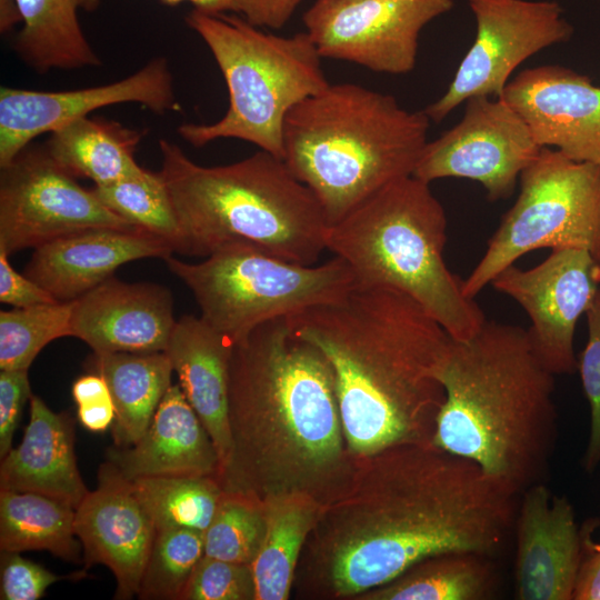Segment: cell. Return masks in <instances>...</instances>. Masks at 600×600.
<instances>
[{
	"instance_id": "ac0fdd59",
	"label": "cell",
	"mask_w": 600,
	"mask_h": 600,
	"mask_svg": "<svg viewBox=\"0 0 600 600\" xmlns=\"http://www.w3.org/2000/svg\"><path fill=\"white\" fill-rule=\"evenodd\" d=\"M514 524V598L572 600L584 532L569 499L536 483L521 493Z\"/></svg>"
},
{
	"instance_id": "c3c4849f",
	"label": "cell",
	"mask_w": 600,
	"mask_h": 600,
	"mask_svg": "<svg viewBox=\"0 0 600 600\" xmlns=\"http://www.w3.org/2000/svg\"><path fill=\"white\" fill-rule=\"evenodd\" d=\"M599 263H600V261H599Z\"/></svg>"
},
{
	"instance_id": "52a82bcc",
	"label": "cell",
	"mask_w": 600,
	"mask_h": 600,
	"mask_svg": "<svg viewBox=\"0 0 600 600\" xmlns=\"http://www.w3.org/2000/svg\"><path fill=\"white\" fill-rule=\"evenodd\" d=\"M429 184L414 176L387 184L328 227L326 248L351 268L358 287L399 291L464 340L487 319L446 264L447 217Z\"/></svg>"
},
{
	"instance_id": "8fae6325",
	"label": "cell",
	"mask_w": 600,
	"mask_h": 600,
	"mask_svg": "<svg viewBox=\"0 0 600 600\" xmlns=\"http://www.w3.org/2000/svg\"><path fill=\"white\" fill-rule=\"evenodd\" d=\"M476 38L447 91L424 112L442 121L473 97L500 98L512 72L534 53L568 41L573 28L552 0H467Z\"/></svg>"
},
{
	"instance_id": "6da1fadb",
	"label": "cell",
	"mask_w": 600,
	"mask_h": 600,
	"mask_svg": "<svg viewBox=\"0 0 600 600\" xmlns=\"http://www.w3.org/2000/svg\"><path fill=\"white\" fill-rule=\"evenodd\" d=\"M518 496L431 441L359 458L344 491L321 508L311 553L336 596L364 593L449 552L496 553Z\"/></svg>"
},
{
	"instance_id": "7a4b0ae2",
	"label": "cell",
	"mask_w": 600,
	"mask_h": 600,
	"mask_svg": "<svg viewBox=\"0 0 600 600\" xmlns=\"http://www.w3.org/2000/svg\"><path fill=\"white\" fill-rule=\"evenodd\" d=\"M231 452L218 481L226 493L262 500L300 493L322 506L351 481L333 369L286 318L233 347L229 369Z\"/></svg>"
},
{
	"instance_id": "7402d4cb",
	"label": "cell",
	"mask_w": 600,
	"mask_h": 600,
	"mask_svg": "<svg viewBox=\"0 0 600 600\" xmlns=\"http://www.w3.org/2000/svg\"><path fill=\"white\" fill-rule=\"evenodd\" d=\"M123 479L161 476L218 478L216 447L179 383L171 384L133 444L109 448L106 461Z\"/></svg>"
},
{
	"instance_id": "e575fe53",
	"label": "cell",
	"mask_w": 600,
	"mask_h": 600,
	"mask_svg": "<svg viewBox=\"0 0 600 600\" xmlns=\"http://www.w3.org/2000/svg\"><path fill=\"white\" fill-rule=\"evenodd\" d=\"M263 532L261 502L223 492L216 513L204 531V556L251 564L261 544Z\"/></svg>"
},
{
	"instance_id": "7dc6e473",
	"label": "cell",
	"mask_w": 600,
	"mask_h": 600,
	"mask_svg": "<svg viewBox=\"0 0 600 600\" xmlns=\"http://www.w3.org/2000/svg\"><path fill=\"white\" fill-rule=\"evenodd\" d=\"M586 533L587 532H584V534H583V544H584V547L590 548V549H594V550H600V542L592 541L590 536L586 534Z\"/></svg>"
},
{
	"instance_id": "d6a6232c",
	"label": "cell",
	"mask_w": 600,
	"mask_h": 600,
	"mask_svg": "<svg viewBox=\"0 0 600 600\" xmlns=\"http://www.w3.org/2000/svg\"><path fill=\"white\" fill-rule=\"evenodd\" d=\"M73 301L0 312V369L28 370L51 341L71 336Z\"/></svg>"
},
{
	"instance_id": "f1b7e54d",
	"label": "cell",
	"mask_w": 600,
	"mask_h": 600,
	"mask_svg": "<svg viewBox=\"0 0 600 600\" xmlns=\"http://www.w3.org/2000/svg\"><path fill=\"white\" fill-rule=\"evenodd\" d=\"M490 556L449 552L422 560L388 583L364 592L367 600H484L497 577Z\"/></svg>"
},
{
	"instance_id": "8992f818",
	"label": "cell",
	"mask_w": 600,
	"mask_h": 600,
	"mask_svg": "<svg viewBox=\"0 0 600 600\" xmlns=\"http://www.w3.org/2000/svg\"><path fill=\"white\" fill-rule=\"evenodd\" d=\"M430 122L424 110H407L391 94L330 83L286 117L283 161L332 226L387 184L413 174Z\"/></svg>"
},
{
	"instance_id": "4316f807",
	"label": "cell",
	"mask_w": 600,
	"mask_h": 600,
	"mask_svg": "<svg viewBox=\"0 0 600 600\" xmlns=\"http://www.w3.org/2000/svg\"><path fill=\"white\" fill-rule=\"evenodd\" d=\"M323 506L307 494L291 493L261 501L264 532L251 562L254 600H286L296 566Z\"/></svg>"
},
{
	"instance_id": "ba28073f",
	"label": "cell",
	"mask_w": 600,
	"mask_h": 600,
	"mask_svg": "<svg viewBox=\"0 0 600 600\" xmlns=\"http://www.w3.org/2000/svg\"><path fill=\"white\" fill-rule=\"evenodd\" d=\"M186 22L211 51L228 88L229 107L213 123L180 126V137L196 148L240 139L283 159L286 117L330 84L309 34L281 37L242 18L198 9Z\"/></svg>"
},
{
	"instance_id": "8d00e7d4",
	"label": "cell",
	"mask_w": 600,
	"mask_h": 600,
	"mask_svg": "<svg viewBox=\"0 0 600 600\" xmlns=\"http://www.w3.org/2000/svg\"><path fill=\"white\" fill-rule=\"evenodd\" d=\"M586 314L588 340L577 369L591 412L590 436L582 466L587 472H592L600 463V288Z\"/></svg>"
},
{
	"instance_id": "1f68e13d",
	"label": "cell",
	"mask_w": 600,
	"mask_h": 600,
	"mask_svg": "<svg viewBox=\"0 0 600 600\" xmlns=\"http://www.w3.org/2000/svg\"><path fill=\"white\" fill-rule=\"evenodd\" d=\"M96 197L110 211L132 226L149 231L179 251L181 232L174 207L161 174L141 172L107 186H94Z\"/></svg>"
},
{
	"instance_id": "d590c367",
	"label": "cell",
	"mask_w": 600,
	"mask_h": 600,
	"mask_svg": "<svg viewBox=\"0 0 600 600\" xmlns=\"http://www.w3.org/2000/svg\"><path fill=\"white\" fill-rule=\"evenodd\" d=\"M256 599L251 564L203 556L180 600Z\"/></svg>"
},
{
	"instance_id": "f6af8a7d",
	"label": "cell",
	"mask_w": 600,
	"mask_h": 600,
	"mask_svg": "<svg viewBox=\"0 0 600 600\" xmlns=\"http://www.w3.org/2000/svg\"><path fill=\"white\" fill-rule=\"evenodd\" d=\"M101 0H81L80 7L87 11L97 9ZM167 6H178L182 2L193 4L194 9L209 13H224L233 11L231 0H159Z\"/></svg>"
},
{
	"instance_id": "603a6c76",
	"label": "cell",
	"mask_w": 600,
	"mask_h": 600,
	"mask_svg": "<svg viewBox=\"0 0 600 600\" xmlns=\"http://www.w3.org/2000/svg\"><path fill=\"white\" fill-rule=\"evenodd\" d=\"M233 347L231 340L201 317L183 316L176 321L164 351L182 392L216 447L219 473L231 452L228 403Z\"/></svg>"
},
{
	"instance_id": "ab89813d",
	"label": "cell",
	"mask_w": 600,
	"mask_h": 600,
	"mask_svg": "<svg viewBox=\"0 0 600 600\" xmlns=\"http://www.w3.org/2000/svg\"><path fill=\"white\" fill-rule=\"evenodd\" d=\"M9 254L0 251V301L14 308H28L57 301L47 290L26 274L17 272L8 260Z\"/></svg>"
},
{
	"instance_id": "d6986e66",
	"label": "cell",
	"mask_w": 600,
	"mask_h": 600,
	"mask_svg": "<svg viewBox=\"0 0 600 600\" xmlns=\"http://www.w3.org/2000/svg\"><path fill=\"white\" fill-rule=\"evenodd\" d=\"M99 484L76 508L74 531L83 548L84 570L108 567L117 580L116 599L138 594L153 539L154 523L131 489L130 482L107 462Z\"/></svg>"
},
{
	"instance_id": "b9f144b4",
	"label": "cell",
	"mask_w": 600,
	"mask_h": 600,
	"mask_svg": "<svg viewBox=\"0 0 600 600\" xmlns=\"http://www.w3.org/2000/svg\"><path fill=\"white\" fill-rule=\"evenodd\" d=\"M583 548L572 600H600V550Z\"/></svg>"
},
{
	"instance_id": "4dcf8cb0",
	"label": "cell",
	"mask_w": 600,
	"mask_h": 600,
	"mask_svg": "<svg viewBox=\"0 0 600 600\" xmlns=\"http://www.w3.org/2000/svg\"><path fill=\"white\" fill-rule=\"evenodd\" d=\"M151 517L156 531L188 528L204 532L223 490L211 476H161L129 481Z\"/></svg>"
},
{
	"instance_id": "e0dca14e",
	"label": "cell",
	"mask_w": 600,
	"mask_h": 600,
	"mask_svg": "<svg viewBox=\"0 0 600 600\" xmlns=\"http://www.w3.org/2000/svg\"><path fill=\"white\" fill-rule=\"evenodd\" d=\"M541 148L600 164V87L571 69L546 64L521 71L501 96Z\"/></svg>"
},
{
	"instance_id": "7c38bea8",
	"label": "cell",
	"mask_w": 600,
	"mask_h": 600,
	"mask_svg": "<svg viewBox=\"0 0 600 600\" xmlns=\"http://www.w3.org/2000/svg\"><path fill=\"white\" fill-rule=\"evenodd\" d=\"M137 228L59 167L46 146L24 148L0 173V251L38 248L76 232Z\"/></svg>"
},
{
	"instance_id": "484cf974",
	"label": "cell",
	"mask_w": 600,
	"mask_h": 600,
	"mask_svg": "<svg viewBox=\"0 0 600 600\" xmlns=\"http://www.w3.org/2000/svg\"><path fill=\"white\" fill-rule=\"evenodd\" d=\"M146 129H131L102 117H83L51 133L46 148L64 171L107 186L143 169L134 160Z\"/></svg>"
},
{
	"instance_id": "4fadbf2b",
	"label": "cell",
	"mask_w": 600,
	"mask_h": 600,
	"mask_svg": "<svg viewBox=\"0 0 600 600\" xmlns=\"http://www.w3.org/2000/svg\"><path fill=\"white\" fill-rule=\"evenodd\" d=\"M452 8L453 0H316L303 23L321 58L406 74L421 30Z\"/></svg>"
},
{
	"instance_id": "836d02e7",
	"label": "cell",
	"mask_w": 600,
	"mask_h": 600,
	"mask_svg": "<svg viewBox=\"0 0 600 600\" xmlns=\"http://www.w3.org/2000/svg\"><path fill=\"white\" fill-rule=\"evenodd\" d=\"M203 556L204 532L188 528L156 531L137 597L180 600Z\"/></svg>"
},
{
	"instance_id": "9c48e42d",
	"label": "cell",
	"mask_w": 600,
	"mask_h": 600,
	"mask_svg": "<svg viewBox=\"0 0 600 600\" xmlns=\"http://www.w3.org/2000/svg\"><path fill=\"white\" fill-rule=\"evenodd\" d=\"M163 260L191 290L200 317L234 344L267 321L337 301L358 287L351 268L336 256L304 266L236 243L198 263L172 254Z\"/></svg>"
},
{
	"instance_id": "bcb514c9",
	"label": "cell",
	"mask_w": 600,
	"mask_h": 600,
	"mask_svg": "<svg viewBox=\"0 0 600 600\" xmlns=\"http://www.w3.org/2000/svg\"><path fill=\"white\" fill-rule=\"evenodd\" d=\"M21 23L17 0H0V31L9 32L16 24Z\"/></svg>"
},
{
	"instance_id": "3957f363",
	"label": "cell",
	"mask_w": 600,
	"mask_h": 600,
	"mask_svg": "<svg viewBox=\"0 0 600 600\" xmlns=\"http://www.w3.org/2000/svg\"><path fill=\"white\" fill-rule=\"evenodd\" d=\"M286 319L333 369L352 456L431 441L444 400L438 372L452 338L420 304L391 289L356 287Z\"/></svg>"
},
{
	"instance_id": "2e32d148",
	"label": "cell",
	"mask_w": 600,
	"mask_h": 600,
	"mask_svg": "<svg viewBox=\"0 0 600 600\" xmlns=\"http://www.w3.org/2000/svg\"><path fill=\"white\" fill-rule=\"evenodd\" d=\"M140 103L157 114L177 111L173 77L164 57L108 84L67 91L0 88V168L9 164L40 134L112 104Z\"/></svg>"
},
{
	"instance_id": "30bf717a",
	"label": "cell",
	"mask_w": 600,
	"mask_h": 600,
	"mask_svg": "<svg viewBox=\"0 0 600 600\" xmlns=\"http://www.w3.org/2000/svg\"><path fill=\"white\" fill-rule=\"evenodd\" d=\"M516 203L466 280L471 299L504 268L542 248H576L600 261V164L542 148L520 176Z\"/></svg>"
},
{
	"instance_id": "f546056e",
	"label": "cell",
	"mask_w": 600,
	"mask_h": 600,
	"mask_svg": "<svg viewBox=\"0 0 600 600\" xmlns=\"http://www.w3.org/2000/svg\"><path fill=\"white\" fill-rule=\"evenodd\" d=\"M76 509L37 492L0 490V549L46 550L72 563L81 561L74 531Z\"/></svg>"
},
{
	"instance_id": "cb8c5ba5",
	"label": "cell",
	"mask_w": 600,
	"mask_h": 600,
	"mask_svg": "<svg viewBox=\"0 0 600 600\" xmlns=\"http://www.w3.org/2000/svg\"><path fill=\"white\" fill-rule=\"evenodd\" d=\"M0 490L41 493L74 509L80 504L89 490L78 469L69 413H56L31 396L23 438L1 459Z\"/></svg>"
},
{
	"instance_id": "277c9868",
	"label": "cell",
	"mask_w": 600,
	"mask_h": 600,
	"mask_svg": "<svg viewBox=\"0 0 600 600\" xmlns=\"http://www.w3.org/2000/svg\"><path fill=\"white\" fill-rule=\"evenodd\" d=\"M444 400L431 442L474 462L514 496L544 482L558 438L554 374L526 329L488 321L451 339L438 372Z\"/></svg>"
},
{
	"instance_id": "f35d334b",
	"label": "cell",
	"mask_w": 600,
	"mask_h": 600,
	"mask_svg": "<svg viewBox=\"0 0 600 600\" xmlns=\"http://www.w3.org/2000/svg\"><path fill=\"white\" fill-rule=\"evenodd\" d=\"M28 370H1L0 372V458L12 448V439L20 414L31 398Z\"/></svg>"
},
{
	"instance_id": "60d3db41",
	"label": "cell",
	"mask_w": 600,
	"mask_h": 600,
	"mask_svg": "<svg viewBox=\"0 0 600 600\" xmlns=\"http://www.w3.org/2000/svg\"><path fill=\"white\" fill-rule=\"evenodd\" d=\"M302 0H231L234 12L256 27L282 28Z\"/></svg>"
},
{
	"instance_id": "5b68a950",
	"label": "cell",
	"mask_w": 600,
	"mask_h": 600,
	"mask_svg": "<svg viewBox=\"0 0 600 600\" xmlns=\"http://www.w3.org/2000/svg\"><path fill=\"white\" fill-rule=\"evenodd\" d=\"M161 174L178 218L179 253L208 257L236 243L283 260L316 264L328 222L312 191L283 159L259 150L238 162L203 167L159 140Z\"/></svg>"
},
{
	"instance_id": "7bdbcfd3",
	"label": "cell",
	"mask_w": 600,
	"mask_h": 600,
	"mask_svg": "<svg viewBox=\"0 0 600 600\" xmlns=\"http://www.w3.org/2000/svg\"><path fill=\"white\" fill-rule=\"evenodd\" d=\"M78 420L92 432H103L112 427L116 408L112 397L78 406Z\"/></svg>"
},
{
	"instance_id": "5bb4252c",
	"label": "cell",
	"mask_w": 600,
	"mask_h": 600,
	"mask_svg": "<svg viewBox=\"0 0 600 600\" xmlns=\"http://www.w3.org/2000/svg\"><path fill=\"white\" fill-rule=\"evenodd\" d=\"M541 149L503 98L473 97L456 126L428 141L412 176L428 183L442 178L474 180L490 201H498L512 194Z\"/></svg>"
},
{
	"instance_id": "d4e9b609",
	"label": "cell",
	"mask_w": 600,
	"mask_h": 600,
	"mask_svg": "<svg viewBox=\"0 0 600 600\" xmlns=\"http://www.w3.org/2000/svg\"><path fill=\"white\" fill-rule=\"evenodd\" d=\"M91 372L108 383L114 408L112 439L116 447L137 442L149 427L152 417L171 386L173 371L163 352H103L88 361Z\"/></svg>"
},
{
	"instance_id": "74e56055",
	"label": "cell",
	"mask_w": 600,
	"mask_h": 600,
	"mask_svg": "<svg viewBox=\"0 0 600 600\" xmlns=\"http://www.w3.org/2000/svg\"><path fill=\"white\" fill-rule=\"evenodd\" d=\"M69 577L57 576L43 566L20 556L1 551L0 599L37 600L54 582Z\"/></svg>"
},
{
	"instance_id": "ee69618b",
	"label": "cell",
	"mask_w": 600,
	"mask_h": 600,
	"mask_svg": "<svg viewBox=\"0 0 600 600\" xmlns=\"http://www.w3.org/2000/svg\"><path fill=\"white\" fill-rule=\"evenodd\" d=\"M71 392L77 406L111 397L107 381L96 372L78 378L72 384Z\"/></svg>"
},
{
	"instance_id": "ffe728a7",
	"label": "cell",
	"mask_w": 600,
	"mask_h": 600,
	"mask_svg": "<svg viewBox=\"0 0 600 600\" xmlns=\"http://www.w3.org/2000/svg\"><path fill=\"white\" fill-rule=\"evenodd\" d=\"M176 321L169 289L111 277L73 300L71 337L94 353L163 352Z\"/></svg>"
},
{
	"instance_id": "83f0119b",
	"label": "cell",
	"mask_w": 600,
	"mask_h": 600,
	"mask_svg": "<svg viewBox=\"0 0 600 600\" xmlns=\"http://www.w3.org/2000/svg\"><path fill=\"white\" fill-rule=\"evenodd\" d=\"M80 1L17 0L22 27L13 50L36 72L101 66L79 23Z\"/></svg>"
},
{
	"instance_id": "9a60e30c",
	"label": "cell",
	"mask_w": 600,
	"mask_h": 600,
	"mask_svg": "<svg viewBox=\"0 0 600 600\" xmlns=\"http://www.w3.org/2000/svg\"><path fill=\"white\" fill-rule=\"evenodd\" d=\"M491 284L529 316L528 337L541 362L554 376L573 373L574 330L600 288L599 261L583 249H553L533 268H504Z\"/></svg>"
},
{
	"instance_id": "44dd1931",
	"label": "cell",
	"mask_w": 600,
	"mask_h": 600,
	"mask_svg": "<svg viewBox=\"0 0 600 600\" xmlns=\"http://www.w3.org/2000/svg\"><path fill=\"white\" fill-rule=\"evenodd\" d=\"M172 252L167 240L140 228L89 229L36 248L24 274L57 301H73L127 262Z\"/></svg>"
}]
</instances>
